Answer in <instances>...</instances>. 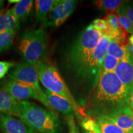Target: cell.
I'll return each instance as SVG.
<instances>
[{
    "label": "cell",
    "instance_id": "1",
    "mask_svg": "<svg viewBox=\"0 0 133 133\" xmlns=\"http://www.w3.org/2000/svg\"><path fill=\"white\" fill-rule=\"evenodd\" d=\"M129 96L115 73L102 74L97 86L84 107L89 117L108 119L131 109Z\"/></svg>",
    "mask_w": 133,
    "mask_h": 133
},
{
    "label": "cell",
    "instance_id": "2",
    "mask_svg": "<svg viewBox=\"0 0 133 133\" xmlns=\"http://www.w3.org/2000/svg\"><path fill=\"white\" fill-rule=\"evenodd\" d=\"M112 39L103 36L88 61L70 73L74 97L79 105L84 107L96 86L102 74V65Z\"/></svg>",
    "mask_w": 133,
    "mask_h": 133
},
{
    "label": "cell",
    "instance_id": "3",
    "mask_svg": "<svg viewBox=\"0 0 133 133\" xmlns=\"http://www.w3.org/2000/svg\"><path fill=\"white\" fill-rule=\"evenodd\" d=\"M36 67L39 80L46 89L69 101L75 110L76 115L87 117L84 107L78 104L59 70L52 63L43 59L36 64Z\"/></svg>",
    "mask_w": 133,
    "mask_h": 133
},
{
    "label": "cell",
    "instance_id": "4",
    "mask_svg": "<svg viewBox=\"0 0 133 133\" xmlns=\"http://www.w3.org/2000/svg\"><path fill=\"white\" fill-rule=\"evenodd\" d=\"M103 35L90 24L81 31L66 56V67L72 72L90 59Z\"/></svg>",
    "mask_w": 133,
    "mask_h": 133
},
{
    "label": "cell",
    "instance_id": "5",
    "mask_svg": "<svg viewBox=\"0 0 133 133\" xmlns=\"http://www.w3.org/2000/svg\"><path fill=\"white\" fill-rule=\"evenodd\" d=\"M21 114L19 118L40 133H61L57 114L27 101H20Z\"/></svg>",
    "mask_w": 133,
    "mask_h": 133
},
{
    "label": "cell",
    "instance_id": "6",
    "mask_svg": "<svg viewBox=\"0 0 133 133\" xmlns=\"http://www.w3.org/2000/svg\"><path fill=\"white\" fill-rule=\"evenodd\" d=\"M46 35L43 29L28 30L21 35L19 51L26 63L36 65L46 57Z\"/></svg>",
    "mask_w": 133,
    "mask_h": 133
},
{
    "label": "cell",
    "instance_id": "7",
    "mask_svg": "<svg viewBox=\"0 0 133 133\" xmlns=\"http://www.w3.org/2000/svg\"><path fill=\"white\" fill-rule=\"evenodd\" d=\"M0 89L17 101H24L30 99L38 100L50 110L52 111L48 100L43 98L35 89L30 86L7 78L0 82Z\"/></svg>",
    "mask_w": 133,
    "mask_h": 133
},
{
    "label": "cell",
    "instance_id": "8",
    "mask_svg": "<svg viewBox=\"0 0 133 133\" xmlns=\"http://www.w3.org/2000/svg\"><path fill=\"white\" fill-rule=\"evenodd\" d=\"M8 75L9 79L30 86L35 89L43 98L48 100L45 92L39 85L36 65L26 62L16 65L10 70Z\"/></svg>",
    "mask_w": 133,
    "mask_h": 133
},
{
    "label": "cell",
    "instance_id": "9",
    "mask_svg": "<svg viewBox=\"0 0 133 133\" xmlns=\"http://www.w3.org/2000/svg\"><path fill=\"white\" fill-rule=\"evenodd\" d=\"M77 4L75 0H54L43 27H57L62 25L74 12Z\"/></svg>",
    "mask_w": 133,
    "mask_h": 133
},
{
    "label": "cell",
    "instance_id": "10",
    "mask_svg": "<svg viewBox=\"0 0 133 133\" xmlns=\"http://www.w3.org/2000/svg\"><path fill=\"white\" fill-rule=\"evenodd\" d=\"M114 73L125 86L130 97L133 92V55L132 53L119 61Z\"/></svg>",
    "mask_w": 133,
    "mask_h": 133
},
{
    "label": "cell",
    "instance_id": "11",
    "mask_svg": "<svg viewBox=\"0 0 133 133\" xmlns=\"http://www.w3.org/2000/svg\"><path fill=\"white\" fill-rule=\"evenodd\" d=\"M0 129L3 133H36L21 119L4 114H0Z\"/></svg>",
    "mask_w": 133,
    "mask_h": 133
},
{
    "label": "cell",
    "instance_id": "12",
    "mask_svg": "<svg viewBox=\"0 0 133 133\" xmlns=\"http://www.w3.org/2000/svg\"><path fill=\"white\" fill-rule=\"evenodd\" d=\"M44 91L52 110H57L61 114L67 116L74 115V114H76L75 110L69 101L47 89H45Z\"/></svg>",
    "mask_w": 133,
    "mask_h": 133
},
{
    "label": "cell",
    "instance_id": "13",
    "mask_svg": "<svg viewBox=\"0 0 133 133\" xmlns=\"http://www.w3.org/2000/svg\"><path fill=\"white\" fill-rule=\"evenodd\" d=\"M0 114L20 117L21 107L20 101L15 100L9 94L0 89Z\"/></svg>",
    "mask_w": 133,
    "mask_h": 133
},
{
    "label": "cell",
    "instance_id": "14",
    "mask_svg": "<svg viewBox=\"0 0 133 133\" xmlns=\"http://www.w3.org/2000/svg\"><path fill=\"white\" fill-rule=\"evenodd\" d=\"M109 119L126 133H133V115L131 109L109 118Z\"/></svg>",
    "mask_w": 133,
    "mask_h": 133
},
{
    "label": "cell",
    "instance_id": "15",
    "mask_svg": "<svg viewBox=\"0 0 133 133\" xmlns=\"http://www.w3.org/2000/svg\"><path fill=\"white\" fill-rule=\"evenodd\" d=\"M128 44L129 42L112 39L108 46L107 54L121 61L131 53Z\"/></svg>",
    "mask_w": 133,
    "mask_h": 133
},
{
    "label": "cell",
    "instance_id": "16",
    "mask_svg": "<svg viewBox=\"0 0 133 133\" xmlns=\"http://www.w3.org/2000/svg\"><path fill=\"white\" fill-rule=\"evenodd\" d=\"M20 22L11 9L4 11L0 14V32L16 30L19 29Z\"/></svg>",
    "mask_w": 133,
    "mask_h": 133
},
{
    "label": "cell",
    "instance_id": "17",
    "mask_svg": "<svg viewBox=\"0 0 133 133\" xmlns=\"http://www.w3.org/2000/svg\"><path fill=\"white\" fill-rule=\"evenodd\" d=\"M35 4V19L37 24L45 23L54 0H36Z\"/></svg>",
    "mask_w": 133,
    "mask_h": 133
},
{
    "label": "cell",
    "instance_id": "18",
    "mask_svg": "<svg viewBox=\"0 0 133 133\" xmlns=\"http://www.w3.org/2000/svg\"><path fill=\"white\" fill-rule=\"evenodd\" d=\"M33 4L34 1L32 0H19V2L11 8L12 12L20 22L24 21L30 16Z\"/></svg>",
    "mask_w": 133,
    "mask_h": 133
},
{
    "label": "cell",
    "instance_id": "19",
    "mask_svg": "<svg viewBox=\"0 0 133 133\" xmlns=\"http://www.w3.org/2000/svg\"><path fill=\"white\" fill-rule=\"evenodd\" d=\"M127 2L121 0H98L94 1V4L98 9L109 12L117 11Z\"/></svg>",
    "mask_w": 133,
    "mask_h": 133
},
{
    "label": "cell",
    "instance_id": "20",
    "mask_svg": "<svg viewBox=\"0 0 133 133\" xmlns=\"http://www.w3.org/2000/svg\"><path fill=\"white\" fill-rule=\"evenodd\" d=\"M97 128L101 133H126L109 119L104 118H96Z\"/></svg>",
    "mask_w": 133,
    "mask_h": 133
},
{
    "label": "cell",
    "instance_id": "21",
    "mask_svg": "<svg viewBox=\"0 0 133 133\" xmlns=\"http://www.w3.org/2000/svg\"><path fill=\"white\" fill-rule=\"evenodd\" d=\"M16 30L0 32V52L11 48L16 34Z\"/></svg>",
    "mask_w": 133,
    "mask_h": 133
},
{
    "label": "cell",
    "instance_id": "22",
    "mask_svg": "<svg viewBox=\"0 0 133 133\" xmlns=\"http://www.w3.org/2000/svg\"><path fill=\"white\" fill-rule=\"evenodd\" d=\"M119 61V60L110 55L106 54L102 63V74L106 73H114Z\"/></svg>",
    "mask_w": 133,
    "mask_h": 133
},
{
    "label": "cell",
    "instance_id": "23",
    "mask_svg": "<svg viewBox=\"0 0 133 133\" xmlns=\"http://www.w3.org/2000/svg\"><path fill=\"white\" fill-rule=\"evenodd\" d=\"M81 125L83 128L86 131H97V132L99 131L97 128L96 119H93L89 116L84 117L82 119Z\"/></svg>",
    "mask_w": 133,
    "mask_h": 133
},
{
    "label": "cell",
    "instance_id": "24",
    "mask_svg": "<svg viewBox=\"0 0 133 133\" xmlns=\"http://www.w3.org/2000/svg\"><path fill=\"white\" fill-rule=\"evenodd\" d=\"M116 12L118 14L119 22L120 25L123 28V29L127 33L130 34L131 35H133V26L131 24V22L124 14L118 11H116Z\"/></svg>",
    "mask_w": 133,
    "mask_h": 133
},
{
    "label": "cell",
    "instance_id": "25",
    "mask_svg": "<svg viewBox=\"0 0 133 133\" xmlns=\"http://www.w3.org/2000/svg\"><path fill=\"white\" fill-rule=\"evenodd\" d=\"M117 11L125 15L133 26V3L127 2Z\"/></svg>",
    "mask_w": 133,
    "mask_h": 133
},
{
    "label": "cell",
    "instance_id": "26",
    "mask_svg": "<svg viewBox=\"0 0 133 133\" xmlns=\"http://www.w3.org/2000/svg\"><path fill=\"white\" fill-rule=\"evenodd\" d=\"M15 64L12 62L0 61V79H2L9 72L10 69L14 67Z\"/></svg>",
    "mask_w": 133,
    "mask_h": 133
},
{
    "label": "cell",
    "instance_id": "27",
    "mask_svg": "<svg viewBox=\"0 0 133 133\" xmlns=\"http://www.w3.org/2000/svg\"><path fill=\"white\" fill-rule=\"evenodd\" d=\"M68 124H69V133H77L78 128H76V124L75 123L74 115L68 116Z\"/></svg>",
    "mask_w": 133,
    "mask_h": 133
},
{
    "label": "cell",
    "instance_id": "28",
    "mask_svg": "<svg viewBox=\"0 0 133 133\" xmlns=\"http://www.w3.org/2000/svg\"><path fill=\"white\" fill-rule=\"evenodd\" d=\"M129 44L128 47L131 53L133 54V35H131L130 37L129 38Z\"/></svg>",
    "mask_w": 133,
    "mask_h": 133
},
{
    "label": "cell",
    "instance_id": "29",
    "mask_svg": "<svg viewBox=\"0 0 133 133\" xmlns=\"http://www.w3.org/2000/svg\"><path fill=\"white\" fill-rule=\"evenodd\" d=\"M4 1L0 0V14L4 11Z\"/></svg>",
    "mask_w": 133,
    "mask_h": 133
},
{
    "label": "cell",
    "instance_id": "30",
    "mask_svg": "<svg viewBox=\"0 0 133 133\" xmlns=\"http://www.w3.org/2000/svg\"><path fill=\"white\" fill-rule=\"evenodd\" d=\"M129 106H130L131 109L133 108V92L131 94V95L129 97Z\"/></svg>",
    "mask_w": 133,
    "mask_h": 133
},
{
    "label": "cell",
    "instance_id": "31",
    "mask_svg": "<svg viewBox=\"0 0 133 133\" xmlns=\"http://www.w3.org/2000/svg\"><path fill=\"white\" fill-rule=\"evenodd\" d=\"M19 1V0H9L8 2L9 3H17Z\"/></svg>",
    "mask_w": 133,
    "mask_h": 133
},
{
    "label": "cell",
    "instance_id": "32",
    "mask_svg": "<svg viewBox=\"0 0 133 133\" xmlns=\"http://www.w3.org/2000/svg\"><path fill=\"white\" fill-rule=\"evenodd\" d=\"M86 133H101L100 131L99 132H97V131H87Z\"/></svg>",
    "mask_w": 133,
    "mask_h": 133
},
{
    "label": "cell",
    "instance_id": "33",
    "mask_svg": "<svg viewBox=\"0 0 133 133\" xmlns=\"http://www.w3.org/2000/svg\"><path fill=\"white\" fill-rule=\"evenodd\" d=\"M77 133H79V131H78V130H77Z\"/></svg>",
    "mask_w": 133,
    "mask_h": 133
},
{
    "label": "cell",
    "instance_id": "34",
    "mask_svg": "<svg viewBox=\"0 0 133 133\" xmlns=\"http://www.w3.org/2000/svg\"><path fill=\"white\" fill-rule=\"evenodd\" d=\"M132 55H133V54H132Z\"/></svg>",
    "mask_w": 133,
    "mask_h": 133
}]
</instances>
